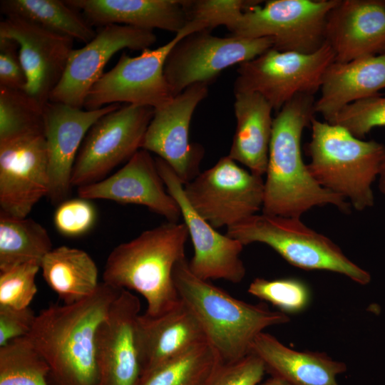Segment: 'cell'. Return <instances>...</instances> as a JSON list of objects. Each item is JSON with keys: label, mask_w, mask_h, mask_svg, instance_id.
I'll use <instances>...</instances> for the list:
<instances>
[{"label": "cell", "mask_w": 385, "mask_h": 385, "mask_svg": "<svg viewBox=\"0 0 385 385\" xmlns=\"http://www.w3.org/2000/svg\"><path fill=\"white\" fill-rule=\"evenodd\" d=\"M338 0L257 1L228 30L231 36L270 38L279 51L312 53L325 43L327 17Z\"/></svg>", "instance_id": "52a82bcc"}, {"label": "cell", "mask_w": 385, "mask_h": 385, "mask_svg": "<svg viewBox=\"0 0 385 385\" xmlns=\"http://www.w3.org/2000/svg\"><path fill=\"white\" fill-rule=\"evenodd\" d=\"M234 94L236 129L227 155L245 165L252 174L262 177L267 168L273 108L257 93Z\"/></svg>", "instance_id": "484cf974"}, {"label": "cell", "mask_w": 385, "mask_h": 385, "mask_svg": "<svg viewBox=\"0 0 385 385\" xmlns=\"http://www.w3.org/2000/svg\"><path fill=\"white\" fill-rule=\"evenodd\" d=\"M156 39L153 31L118 24L101 27L89 42L72 50L48 101L83 108L88 93L117 52L123 48L142 51L150 48Z\"/></svg>", "instance_id": "5bb4252c"}, {"label": "cell", "mask_w": 385, "mask_h": 385, "mask_svg": "<svg viewBox=\"0 0 385 385\" xmlns=\"http://www.w3.org/2000/svg\"><path fill=\"white\" fill-rule=\"evenodd\" d=\"M96 218L93 205L80 197L60 203L54 212L53 223L61 235L75 237L88 232L94 225Z\"/></svg>", "instance_id": "8d00e7d4"}, {"label": "cell", "mask_w": 385, "mask_h": 385, "mask_svg": "<svg viewBox=\"0 0 385 385\" xmlns=\"http://www.w3.org/2000/svg\"><path fill=\"white\" fill-rule=\"evenodd\" d=\"M140 310L138 297L121 289L98 329L97 385H138L142 376L137 334Z\"/></svg>", "instance_id": "e0dca14e"}, {"label": "cell", "mask_w": 385, "mask_h": 385, "mask_svg": "<svg viewBox=\"0 0 385 385\" xmlns=\"http://www.w3.org/2000/svg\"><path fill=\"white\" fill-rule=\"evenodd\" d=\"M256 0H185L188 21L178 32L183 38L201 31L234 24L242 12Z\"/></svg>", "instance_id": "d6a6232c"}, {"label": "cell", "mask_w": 385, "mask_h": 385, "mask_svg": "<svg viewBox=\"0 0 385 385\" xmlns=\"http://www.w3.org/2000/svg\"><path fill=\"white\" fill-rule=\"evenodd\" d=\"M41 263L29 262L0 272V306L24 309L37 292L36 276Z\"/></svg>", "instance_id": "e575fe53"}, {"label": "cell", "mask_w": 385, "mask_h": 385, "mask_svg": "<svg viewBox=\"0 0 385 385\" xmlns=\"http://www.w3.org/2000/svg\"><path fill=\"white\" fill-rule=\"evenodd\" d=\"M363 139L373 128L385 126V97L380 94L344 107L332 120Z\"/></svg>", "instance_id": "d590c367"}, {"label": "cell", "mask_w": 385, "mask_h": 385, "mask_svg": "<svg viewBox=\"0 0 385 385\" xmlns=\"http://www.w3.org/2000/svg\"><path fill=\"white\" fill-rule=\"evenodd\" d=\"M247 292L271 303L284 314H293L304 309L310 299L307 286L294 278L267 279L257 277L249 285Z\"/></svg>", "instance_id": "836d02e7"}, {"label": "cell", "mask_w": 385, "mask_h": 385, "mask_svg": "<svg viewBox=\"0 0 385 385\" xmlns=\"http://www.w3.org/2000/svg\"><path fill=\"white\" fill-rule=\"evenodd\" d=\"M226 235L244 246L265 244L300 269L339 273L362 285L371 281L370 274L349 260L337 244L299 217L255 214L228 227Z\"/></svg>", "instance_id": "8992f818"}, {"label": "cell", "mask_w": 385, "mask_h": 385, "mask_svg": "<svg viewBox=\"0 0 385 385\" xmlns=\"http://www.w3.org/2000/svg\"><path fill=\"white\" fill-rule=\"evenodd\" d=\"M258 385H291V384L279 377L271 376V377H270L268 379L260 383Z\"/></svg>", "instance_id": "b9f144b4"}, {"label": "cell", "mask_w": 385, "mask_h": 385, "mask_svg": "<svg viewBox=\"0 0 385 385\" xmlns=\"http://www.w3.org/2000/svg\"><path fill=\"white\" fill-rule=\"evenodd\" d=\"M78 195L86 200H108L120 204L143 205L164 217L168 222H178L182 217L178 202L168 192L160 175L155 159L143 149L137 151L112 175L78 187Z\"/></svg>", "instance_id": "ffe728a7"}, {"label": "cell", "mask_w": 385, "mask_h": 385, "mask_svg": "<svg viewBox=\"0 0 385 385\" xmlns=\"http://www.w3.org/2000/svg\"><path fill=\"white\" fill-rule=\"evenodd\" d=\"M265 372L262 360L250 353L237 361L222 363L207 385H258Z\"/></svg>", "instance_id": "74e56055"}, {"label": "cell", "mask_w": 385, "mask_h": 385, "mask_svg": "<svg viewBox=\"0 0 385 385\" xmlns=\"http://www.w3.org/2000/svg\"><path fill=\"white\" fill-rule=\"evenodd\" d=\"M208 86L205 83L193 84L155 108L142 143L141 149L165 160L183 185L200 173L204 148L190 143L189 129L195 108L208 95Z\"/></svg>", "instance_id": "4fadbf2b"}, {"label": "cell", "mask_w": 385, "mask_h": 385, "mask_svg": "<svg viewBox=\"0 0 385 385\" xmlns=\"http://www.w3.org/2000/svg\"><path fill=\"white\" fill-rule=\"evenodd\" d=\"M0 38L18 44L26 77L24 91L45 105L64 73L73 39L15 16L1 21Z\"/></svg>", "instance_id": "ac0fdd59"}, {"label": "cell", "mask_w": 385, "mask_h": 385, "mask_svg": "<svg viewBox=\"0 0 385 385\" xmlns=\"http://www.w3.org/2000/svg\"><path fill=\"white\" fill-rule=\"evenodd\" d=\"M26 77L20 60L18 44L0 38V87L24 90Z\"/></svg>", "instance_id": "f35d334b"}, {"label": "cell", "mask_w": 385, "mask_h": 385, "mask_svg": "<svg viewBox=\"0 0 385 385\" xmlns=\"http://www.w3.org/2000/svg\"><path fill=\"white\" fill-rule=\"evenodd\" d=\"M183 37L175 36L156 48H147L137 56L123 53L115 66L92 86L83 108L96 110L111 104L159 108L170 101L174 95L164 75L166 58Z\"/></svg>", "instance_id": "7c38bea8"}, {"label": "cell", "mask_w": 385, "mask_h": 385, "mask_svg": "<svg viewBox=\"0 0 385 385\" xmlns=\"http://www.w3.org/2000/svg\"><path fill=\"white\" fill-rule=\"evenodd\" d=\"M46 230L30 218L0 212V272L29 262H41L52 250Z\"/></svg>", "instance_id": "f546056e"}, {"label": "cell", "mask_w": 385, "mask_h": 385, "mask_svg": "<svg viewBox=\"0 0 385 385\" xmlns=\"http://www.w3.org/2000/svg\"><path fill=\"white\" fill-rule=\"evenodd\" d=\"M385 88V53L346 63L334 61L327 68L314 111L332 123L346 106L379 95Z\"/></svg>", "instance_id": "603a6c76"}, {"label": "cell", "mask_w": 385, "mask_h": 385, "mask_svg": "<svg viewBox=\"0 0 385 385\" xmlns=\"http://www.w3.org/2000/svg\"><path fill=\"white\" fill-rule=\"evenodd\" d=\"M44 106L24 90L0 87V142L43 133Z\"/></svg>", "instance_id": "1f68e13d"}, {"label": "cell", "mask_w": 385, "mask_h": 385, "mask_svg": "<svg viewBox=\"0 0 385 385\" xmlns=\"http://www.w3.org/2000/svg\"><path fill=\"white\" fill-rule=\"evenodd\" d=\"M188 236L184 222H167L120 244L107 258L103 282L140 294L148 304L146 316L165 314L180 301L173 272L185 257Z\"/></svg>", "instance_id": "3957f363"}, {"label": "cell", "mask_w": 385, "mask_h": 385, "mask_svg": "<svg viewBox=\"0 0 385 385\" xmlns=\"http://www.w3.org/2000/svg\"><path fill=\"white\" fill-rule=\"evenodd\" d=\"M222 364L215 349L205 342L146 372L138 385H207Z\"/></svg>", "instance_id": "f1b7e54d"}, {"label": "cell", "mask_w": 385, "mask_h": 385, "mask_svg": "<svg viewBox=\"0 0 385 385\" xmlns=\"http://www.w3.org/2000/svg\"><path fill=\"white\" fill-rule=\"evenodd\" d=\"M47 284L65 304H72L92 294L99 285L98 268L82 250L60 246L52 249L41 262Z\"/></svg>", "instance_id": "4316f807"}, {"label": "cell", "mask_w": 385, "mask_h": 385, "mask_svg": "<svg viewBox=\"0 0 385 385\" xmlns=\"http://www.w3.org/2000/svg\"><path fill=\"white\" fill-rule=\"evenodd\" d=\"M273 44L270 38L219 37L209 31L195 32L171 49L164 75L175 96L195 83L210 85L225 69L257 57Z\"/></svg>", "instance_id": "8fae6325"}, {"label": "cell", "mask_w": 385, "mask_h": 385, "mask_svg": "<svg viewBox=\"0 0 385 385\" xmlns=\"http://www.w3.org/2000/svg\"><path fill=\"white\" fill-rule=\"evenodd\" d=\"M325 42L339 63L385 53L384 0H338L327 17Z\"/></svg>", "instance_id": "44dd1931"}, {"label": "cell", "mask_w": 385, "mask_h": 385, "mask_svg": "<svg viewBox=\"0 0 385 385\" xmlns=\"http://www.w3.org/2000/svg\"><path fill=\"white\" fill-rule=\"evenodd\" d=\"M173 277L180 298L200 322L207 342L223 364L251 353L256 337L269 327L289 322L287 314L264 303L252 304L231 296L190 271L185 257L175 265Z\"/></svg>", "instance_id": "277c9868"}, {"label": "cell", "mask_w": 385, "mask_h": 385, "mask_svg": "<svg viewBox=\"0 0 385 385\" xmlns=\"http://www.w3.org/2000/svg\"><path fill=\"white\" fill-rule=\"evenodd\" d=\"M379 188L383 194L385 195V156L381 163L379 175Z\"/></svg>", "instance_id": "60d3db41"}, {"label": "cell", "mask_w": 385, "mask_h": 385, "mask_svg": "<svg viewBox=\"0 0 385 385\" xmlns=\"http://www.w3.org/2000/svg\"><path fill=\"white\" fill-rule=\"evenodd\" d=\"M384 3H385V0H384Z\"/></svg>", "instance_id": "7bdbcfd3"}, {"label": "cell", "mask_w": 385, "mask_h": 385, "mask_svg": "<svg viewBox=\"0 0 385 385\" xmlns=\"http://www.w3.org/2000/svg\"><path fill=\"white\" fill-rule=\"evenodd\" d=\"M111 104L96 110H83L62 103L44 106L49 190L46 197L58 205L67 200L73 168L83 141L93 124L103 115L119 108Z\"/></svg>", "instance_id": "d6986e66"}, {"label": "cell", "mask_w": 385, "mask_h": 385, "mask_svg": "<svg viewBox=\"0 0 385 385\" xmlns=\"http://www.w3.org/2000/svg\"><path fill=\"white\" fill-rule=\"evenodd\" d=\"M36 316L30 307L14 309L0 306V346L14 339L27 336Z\"/></svg>", "instance_id": "ab89813d"}, {"label": "cell", "mask_w": 385, "mask_h": 385, "mask_svg": "<svg viewBox=\"0 0 385 385\" xmlns=\"http://www.w3.org/2000/svg\"><path fill=\"white\" fill-rule=\"evenodd\" d=\"M314 95L298 94L273 119L262 213L300 218L326 205L349 212V202L320 186L302 158V136L314 118Z\"/></svg>", "instance_id": "7a4b0ae2"}, {"label": "cell", "mask_w": 385, "mask_h": 385, "mask_svg": "<svg viewBox=\"0 0 385 385\" xmlns=\"http://www.w3.org/2000/svg\"><path fill=\"white\" fill-rule=\"evenodd\" d=\"M251 353L262 360L271 376L291 385H339L337 377L347 369L325 353L294 350L264 332L255 339Z\"/></svg>", "instance_id": "d4e9b609"}, {"label": "cell", "mask_w": 385, "mask_h": 385, "mask_svg": "<svg viewBox=\"0 0 385 385\" xmlns=\"http://www.w3.org/2000/svg\"><path fill=\"white\" fill-rule=\"evenodd\" d=\"M0 10L6 16H15L47 30L84 43L96 34L80 11L59 0H2Z\"/></svg>", "instance_id": "83f0119b"}, {"label": "cell", "mask_w": 385, "mask_h": 385, "mask_svg": "<svg viewBox=\"0 0 385 385\" xmlns=\"http://www.w3.org/2000/svg\"><path fill=\"white\" fill-rule=\"evenodd\" d=\"M137 334L142 376L192 346L207 342L197 317L181 299L176 306L158 317L140 314Z\"/></svg>", "instance_id": "7402d4cb"}, {"label": "cell", "mask_w": 385, "mask_h": 385, "mask_svg": "<svg viewBox=\"0 0 385 385\" xmlns=\"http://www.w3.org/2000/svg\"><path fill=\"white\" fill-rule=\"evenodd\" d=\"M120 291L102 282L90 296L36 316L27 337L49 366V385H97V332Z\"/></svg>", "instance_id": "6da1fadb"}, {"label": "cell", "mask_w": 385, "mask_h": 385, "mask_svg": "<svg viewBox=\"0 0 385 385\" xmlns=\"http://www.w3.org/2000/svg\"><path fill=\"white\" fill-rule=\"evenodd\" d=\"M155 159L168 192L180 207L193 244L194 255L188 262L190 271L207 281L225 279L235 284L242 281L246 274L240 257L244 245L227 235L220 234L201 217L188 202L183 184L175 171L162 158Z\"/></svg>", "instance_id": "9a60e30c"}, {"label": "cell", "mask_w": 385, "mask_h": 385, "mask_svg": "<svg viewBox=\"0 0 385 385\" xmlns=\"http://www.w3.org/2000/svg\"><path fill=\"white\" fill-rule=\"evenodd\" d=\"M91 26L125 25L178 33L186 24L185 0H66Z\"/></svg>", "instance_id": "cb8c5ba5"}, {"label": "cell", "mask_w": 385, "mask_h": 385, "mask_svg": "<svg viewBox=\"0 0 385 385\" xmlns=\"http://www.w3.org/2000/svg\"><path fill=\"white\" fill-rule=\"evenodd\" d=\"M306 145L307 168L324 189L343 197L358 211L374 204L372 185L379 177L385 146L364 140L345 128L313 118Z\"/></svg>", "instance_id": "5b68a950"}, {"label": "cell", "mask_w": 385, "mask_h": 385, "mask_svg": "<svg viewBox=\"0 0 385 385\" xmlns=\"http://www.w3.org/2000/svg\"><path fill=\"white\" fill-rule=\"evenodd\" d=\"M50 368L27 337L0 346V385H49Z\"/></svg>", "instance_id": "4dcf8cb0"}, {"label": "cell", "mask_w": 385, "mask_h": 385, "mask_svg": "<svg viewBox=\"0 0 385 385\" xmlns=\"http://www.w3.org/2000/svg\"><path fill=\"white\" fill-rule=\"evenodd\" d=\"M194 210L214 228L233 226L262 208L265 181L228 155L183 185Z\"/></svg>", "instance_id": "9c48e42d"}, {"label": "cell", "mask_w": 385, "mask_h": 385, "mask_svg": "<svg viewBox=\"0 0 385 385\" xmlns=\"http://www.w3.org/2000/svg\"><path fill=\"white\" fill-rule=\"evenodd\" d=\"M48 190L44 134L0 142V212L26 218Z\"/></svg>", "instance_id": "2e32d148"}, {"label": "cell", "mask_w": 385, "mask_h": 385, "mask_svg": "<svg viewBox=\"0 0 385 385\" xmlns=\"http://www.w3.org/2000/svg\"><path fill=\"white\" fill-rule=\"evenodd\" d=\"M334 61V53L326 42L312 53L271 48L239 65L234 93H257L278 112L298 94L314 96L320 90L325 71Z\"/></svg>", "instance_id": "ba28073f"}, {"label": "cell", "mask_w": 385, "mask_h": 385, "mask_svg": "<svg viewBox=\"0 0 385 385\" xmlns=\"http://www.w3.org/2000/svg\"><path fill=\"white\" fill-rule=\"evenodd\" d=\"M154 108L125 104L98 119L88 131L73 168L72 186L103 180L141 149Z\"/></svg>", "instance_id": "30bf717a"}]
</instances>
